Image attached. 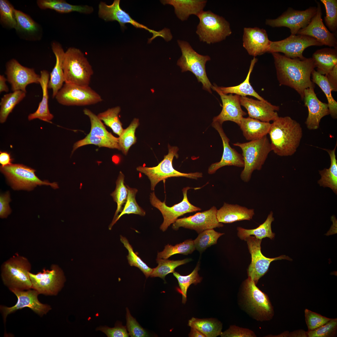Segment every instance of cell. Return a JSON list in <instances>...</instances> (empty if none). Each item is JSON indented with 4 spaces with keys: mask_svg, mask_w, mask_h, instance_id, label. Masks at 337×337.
<instances>
[{
    "mask_svg": "<svg viewBox=\"0 0 337 337\" xmlns=\"http://www.w3.org/2000/svg\"><path fill=\"white\" fill-rule=\"evenodd\" d=\"M156 260L158 265L153 268L150 276L159 277L164 281L165 276L169 273L174 272L176 267L192 260L191 258H188L182 260H173L157 258Z\"/></svg>",
    "mask_w": 337,
    "mask_h": 337,
    "instance_id": "cell-42",
    "label": "cell"
},
{
    "mask_svg": "<svg viewBox=\"0 0 337 337\" xmlns=\"http://www.w3.org/2000/svg\"><path fill=\"white\" fill-rule=\"evenodd\" d=\"M85 115L90 119L91 124V129L88 134L102 138L113 142L118 144V138H117L108 132L102 121L96 115L90 110L85 108L83 110Z\"/></svg>",
    "mask_w": 337,
    "mask_h": 337,
    "instance_id": "cell-41",
    "label": "cell"
},
{
    "mask_svg": "<svg viewBox=\"0 0 337 337\" xmlns=\"http://www.w3.org/2000/svg\"><path fill=\"white\" fill-rule=\"evenodd\" d=\"M217 209L215 206L208 210L198 212L193 215L178 219L172 224V228L178 230L180 227L193 230L199 233L209 229L223 226L218 222L216 216Z\"/></svg>",
    "mask_w": 337,
    "mask_h": 337,
    "instance_id": "cell-20",
    "label": "cell"
},
{
    "mask_svg": "<svg viewBox=\"0 0 337 337\" xmlns=\"http://www.w3.org/2000/svg\"><path fill=\"white\" fill-rule=\"evenodd\" d=\"M168 153L164 156V159L156 166L148 167L139 166L137 171L146 175L151 182V189L154 191L156 185L160 181L172 177H184L197 179L203 177L201 173L196 172L188 173L180 172L175 169L173 166V160L175 157H178V148L176 146L168 145Z\"/></svg>",
    "mask_w": 337,
    "mask_h": 337,
    "instance_id": "cell-6",
    "label": "cell"
},
{
    "mask_svg": "<svg viewBox=\"0 0 337 337\" xmlns=\"http://www.w3.org/2000/svg\"><path fill=\"white\" fill-rule=\"evenodd\" d=\"M222 337H256L252 330L246 328L232 325L229 328L220 335Z\"/></svg>",
    "mask_w": 337,
    "mask_h": 337,
    "instance_id": "cell-57",
    "label": "cell"
},
{
    "mask_svg": "<svg viewBox=\"0 0 337 337\" xmlns=\"http://www.w3.org/2000/svg\"><path fill=\"white\" fill-rule=\"evenodd\" d=\"M198 261L193 271L187 276L181 275L178 272H174L173 274L178 280L179 286L180 289V292L182 295V302L185 304L187 300V293L188 289L190 285L192 284L196 285L201 282L202 277H200L198 274L200 269V264Z\"/></svg>",
    "mask_w": 337,
    "mask_h": 337,
    "instance_id": "cell-43",
    "label": "cell"
},
{
    "mask_svg": "<svg viewBox=\"0 0 337 337\" xmlns=\"http://www.w3.org/2000/svg\"><path fill=\"white\" fill-rule=\"evenodd\" d=\"M15 10L8 1L0 0V22L4 27L15 29L16 26Z\"/></svg>",
    "mask_w": 337,
    "mask_h": 337,
    "instance_id": "cell-51",
    "label": "cell"
},
{
    "mask_svg": "<svg viewBox=\"0 0 337 337\" xmlns=\"http://www.w3.org/2000/svg\"><path fill=\"white\" fill-rule=\"evenodd\" d=\"M196 33L200 41L208 44L221 42L232 33L229 22L210 11H203L198 17Z\"/></svg>",
    "mask_w": 337,
    "mask_h": 337,
    "instance_id": "cell-7",
    "label": "cell"
},
{
    "mask_svg": "<svg viewBox=\"0 0 337 337\" xmlns=\"http://www.w3.org/2000/svg\"><path fill=\"white\" fill-rule=\"evenodd\" d=\"M195 249L193 240L188 239L174 246L169 244L166 245L162 251L158 252L157 258L168 259L177 254L187 255L192 253Z\"/></svg>",
    "mask_w": 337,
    "mask_h": 337,
    "instance_id": "cell-46",
    "label": "cell"
},
{
    "mask_svg": "<svg viewBox=\"0 0 337 337\" xmlns=\"http://www.w3.org/2000/svg\"><path fill=\"white\" fill-rule=\"evenodd\" d=\"M31 266L26 257L18 255L5 262L1 267V277L3 283L9 289L20 290L32 289L29 273Z\"/></svg>",
    "mask_w": 337,
    "mask_h": 337,
    "instance_id": "cell-5",
    "label": "cell"
},
{
    "mask_svg": "<svg viewBox=\"0 0 337 337\" xmlns=\"http://www.w3.org/2000/svg\"><path fill=\"white\" fill-rule=\"evenodd\" d=\"M192 188L188 187L182 189L183 198L182 201L172 207L167 206L165 202H162L156 196L154 192L150 193V201L151 205L158 209L161 213L164 221L160 229L166 231L170 225L174 223L178 217L188 213L200 211L201 209L191 204L187 197V192Z\"/></svg>",
    "mask_w": 337,
    "mask_h": 337,
    "instance_id": "cell-13",
    "label": "cell"
},
{
    "mask_svg": "<svg viewBox=\"0 0 337 337\" xmlns=\"http://www.w3.org/2000/svg\"><path fill=\"white\" fill-rule=\"evenodd\" d=\"M120 240L128 251V254L127 257L129 265L131 266H134L139 268L143 272L146 278L150 276L153 268L149 267L134 252L132 246L126 237L120 236Z\"/></svg>",
    "mask_w": 337,
    "mask_h": 337,
    "instance_id": "cell-50",
    "label": "cell"
},
{
    "mask_svg": "<svg viewBox=\"0 0 337 337\" xmlns=\"http://www.w3.org/2000/svg\"><path fill=\"white\" fill-rule=\"evenodd\" d=\"M242 41L243 47L254 57L267 52L271 42L266 30L257 27H244Z\"/></svg>",
    "mask_w": 337,
    "mask_h": 337,
    "instance_id": "cell-26",
    "label": "cell"
},
{
    "mask_svg": "<svg viewBox=\"0 0 337 337\" xmlns=\"http://www.w3.org/2000/svg\"><path fill=\"white\" fill-rule=\"evenodd\" d=\"M305 316L308 331L313 330L320 327L331 319L323 316L307 309L305 310Z\"/></svg>",
    "mask_w": 337,
    "mask_h": 337,
    "instance_id": "cell-55",
    "label": "cell"
},
{
    "mask_svg": "<svg viewBox=\"0 0 337 337\" xmlns=\"http://www.w3.org/2000/svg\"><path fill=\"white\" fill-rule=\"evenodd\" d=\"M121 110L119 106L110 108L99 113L97 116L99 119L107 126L110 127L114 133L120 136L124 129L122 124L119 117Z\"/></svg>",
    "mask_w": 337,
    "mask_h": 337,
    "instance_id": "cell-44",
    "label": "cell"
},
{
    "mask_svg": "<svg viewBox=\"0 0 337 337\" xmlns=\"http://www.w3.org/2000/svg\"><path fill=\"white\" fill-rule=\"evenodd\" d=\"M326 12L324 17L326 26L330 31L335 32L337 28V0H321Z\"/></svg>",
    "mask_w": 337,
    "mask_h": 337,
    "instance_id": "cell-53",
    "label": "cell"
},
{
    "mask_svg": "<svg viewBox=\"0 0 337 337\" xmlns=\"http://www.w3.org/2000/svg\"><path fill=\"white\" fill-rule=\"evenodd\" d=\"M317 7H310L305 10H295L291 7L275 19H267L266 24L272 27H286L291 34L296 35L300 29L307 26L316 13Z\"/></svg>",
    "mask_w": 337,
    "mask_h": 337,
    "instance_id": "cell-17",
    "label": "cell"
},
{
    "mask_svg": "<svg viewBox=\"0 0 337 337\" xmlns=\"http://www.w3.org/2000/svg\"><path fill=\"white\" fill-rule=\"evenodd\" d=\"M212 88L220 96L222 102V109L220 114L214 117L213 122H217L221 125L225 121H230L239 126L242 118L247 113L241 107L240 96L230 94L227 95L222 93L213 85Z\"/></svg>",
    "mask_w": 337,
    "mask_h": 337,
    "instance_id": "cell-21",
    "label": "cell"
},
{
    "mask_svg": "<svg viewBox=\"0 0 337 337\" xmlns=\"http://www.w3.org/2000/svg\"><path fill=\"white\" fill-rule=\"evenodd\" d=\"M26 93L22 90H16L4 95L0 103V122L4 123L15 106L26 96Z\"/></svg>",
    "mask_w": 337,
    "mask_h": 337,
    "instance_id": "cell-40",
    "label": "cell"
},
{
    "mask_svg": "<svg viewBox=\"0 0 337 337\" xmlns=\"http://www.w3.org/2000/svg\"><path fill=\"white\" fill-rule=\"evenodd\" d=\"M212 125L217 131L221 137L223 149L221 160L211 165L208 170V173L213 174L219 168L226 166L244 167V164L242 155L230 145V140L224 133L222 125L217 122H212Z\"/></svg>",
    "mask_w": 337,
    "mask_h": 337,
    "instance_id": "cell-24",
    "label": "cell"
},
{
    "mask_svg": "<svg viewBox=\"0 0 337 337\" xmlns=\"http://www.w3.org/2000/svg\"><path fill=\"white\" fill-rule=\"evenodd\" d=\"M32 289L39 294L56 295L64 286L65 278L63 272L57 265H52L50 270L44 268L36 274L29 273Z\"/></svg>",
    "mask_w": 337,
    "mask_h": 337,
    "instance_id": "cell-14",
    "label": "cell"
},
{
    "mask_svg": "<svg viewBox=\"0 0 337 337\" xmlns=\"http://www.w3.org/2000/svg\"><path fill=\"white\" fill-rule=\"evenodd\" d=\"M7 81V78H6L4 75H0V93L3 92H7L9 91V89L8 87L6 84V82Z\"/></svg>",
    "mask_w": 337,
    "mask_h": 337,
    "instance_id": "cell-62",
    "label": "cell"
},
{
    "mask_svg": "<svg viewBox=\"0 0 337 337\" xmlns=\"http://www.w3.org/2000/svg\"><path fill=\"white\" fill-rule=\"evenodd\" d=\"M97 330L102 331L109 337H128L129 335L126 326L119 324L114 328L100 327L97 328Z\"/></svg>",
    "mask_w": 337,
    "mask_h": 337,
    "instance_id": "cell-58",
    "label": "cell"
},
{
    "mask_svg": "<svg viewBox=\"0 0 337 337\" xmlns=\"http://www.w3.org/2000/svg\"><path fill=\"white\" fill-rule=\"evenodd\" d=\"M311 81L316 84L325 94L328 100L330 114L334 119L337 118V102L333 97L332 89L326 76L317 72L315 69L311 73Z\"/></svg>",
    "mask_w": 337,
    "mask_h": 337,
    "instance_id": "cell-39",
    "label": "cell"
},
{
    "mask_svg": "<svg viewBox=\"0 0 337 337\" xmlns=\"http://www.w3.org/2000/svg\"><path fill=\"white\" fill-rule=\"evenodd\" d=\"M224 234L216 232L213 229L201 232L193 240L195 249L200 253L202 252L208 247L216 244L219 238Z\"/></svg>",
    "mask_w": 337,
    "mask_h": 337,
    "instance_id": "cell-49",
    "label": "cell"
},
{
    "mask_svg": "<svg viewBox=\"0 0 337 337\" xmlns=\"http://www.w3.org/2000/svg\"><path fill=\"white\" fill-rule=\"evenodd\" d=\"M288 337H307V332L302 330H300L289 333Z\"/></svg>",
    "mask_w": 337,
    "mask_h": 337,
    "instance_id": "cell-63",
    "label": "cell"
},
{
    "mask_svg": "<svg viewBox=\"0 0 337 337\" xmlns=\"http://www.w3.org/2000/svg\"><path fill=\"white\" fill-rule=\"evenodd\" d=\"M160 2L163 5L173 6L178 18L182 21L187 20L190 15L198 17L203 11L207 2L205 0H163Z\"/></svg>",
    "mask_w": 337,
    "mask_h": 337,
    "instance_id": "cell-29",
    "label": "cell"
},
{
    "mask_svg": "<svg viewBox=\"0 0 337 337\" xmlns=\"http://www.w3.org/2000/svg\"><path fill=\"white\" fill-rule=\"evenodd\" d=\"M316 71L321 75H326L337 64V48H324L317 50L313 54Z\"/></svg>",
    "mask_w": 337,
    "mask_h": 337,
    "instance_id": "cell-33",
    "label": "cell"
},
{
    "mask_svg": "<svg viewBox=\"0 0 337 337\" xmlns=\"http://www.w3.org/2000/svg\"><path fill=\"white\" fill-rule=\"evenodd\" d=\"M88 144H94L99 147H105L120 150L119 144H116L102 138L88 134L83 139L76 142L74 144L72 153L78 148Z\"/></svg>",
    "mask_w": 337,
    "mask_h": 337,
    "instance_id": "cell-52",
    "label": "cell"
},
{
    "mask_svg": "<svg viewBox=\"0 0 337 337\" xmlns=\"http://www.w3.org/2000/svg\"><path fill=\"white\" fill-rule=\"evenodd\" d=\"M50 78V74L46 70L40 72V85L42 90V96L38 107L34 112L30 114L28 117L29 120L38 119L48 122H51L54 117L50 112L48 107L49 95L48 85Z\"/></svg>",
    "mask_w": 337,
    "mask_h": 337,
    "instance_id": "cell-31",
    "label": "cell"
},
{
    "mask_svg": "<svg viewBox=\"0 0 337 337\" xmlns=\"http://www.w3.org/2000/svg\"><path fill=\"white\" fill-rule=\"evenodd\" d=\"M257 61V59L254 57L251 61L249 70L246 79L239 85L227 87H219L216 84H214V85L217 89L225 94H235L241 96L250 95L253 96L259 100H265L254 90L249 82L251 74Z\"/></svg>",
    "mask_w": 337,
    "mask_h": 337,
    "instance_id": "cell-36",
    "label": "cell"
},
{
    "mask_svg": "<svg viewBox=\"0 0 337 337\" xmlns=\"http://www.w3.org/2000/svg\"><path fill=\"white\" fill-rule=\"evenodd\" d=\"M51 48L55 55L56 61L55 65L50 74L48 88V89H52V97L54 98L65 82L63 63L65 51L61 45L56 41L51 42Z\"/></svg>",
    "mask_w": 337,
    "mask_h": 337,
    "instance_id": "cell-28",
    "label": "cell"
},
{
    "mask_svg": "<svg viewBox=\"0 0 337 337\" xmlns=\"http://www.w3.org/2000/svg\"><path fill=\"white\" fill-rule=\"evenodd\" d=\"M10 290L17 297L16 304L11 307L0 306V311L2 315L4 324L8 315L18 310L28 307L39 316H42L51 309L50 306L41 303L38 298L39 293L36 291L31 289L27 291L16 288H11Z\"/></svg>",
    "mask_w": 337,
    "mask_h": 337,
    "instance_id": "cell-18",
    "label": "cell"
},
{
    "mask_svg": "<svg viewBox=\"0 0 337 337\" xmlns=\"http://www.w3.org/2000/svg\"><path fill=\"white\" fill-rule=\"evenodd\" d=\"M11 201L9 192L1 194L0 197V217L1 218H6L11 212L9 203Z\"/></svg>",
    "mask_w": 337,
    "mask_h": 337,
    "instance_id": "cell-59",
    "label": "cell"
},
{
    "mask_svg": "<svg viewBox=\"0 0 337 337\" xmlns=\"http://www.w3.org/2000/svg\"><path fill=\"white\" fill-rule=\"evenodd\" d=\"M125 176L120 171L116 181V187L114 191L111 194L114 200L117 204V208L113 219L114 221L118 216L119 212L123 210V205L126 202L128 195V189L124 183Z\"/></svg>",
    "mask_w": 337,
    "mask_h": 337,
    "instance_id": "cell-48",
    "label": "cell"
},
{
    "mask_svg": "<svg viewBox=\"0 0 337 337\" xmlns=\"http://www.w3.org/2000/svg\"><path fill=\"white\" fill-rule=\"evenodd\" d=\"M297 34L313 37L323 45L337 48V40L334 34L327 29L323 23L320 4L317 2V11L309 24L299 30Z\"/></svg>",
    "mask_w": 337,
    "mask_h": 337,
    "instance_id": "cell-22",
    "label": "cell"
},
{
    "mask_svg": "<svg viewBox=\"0 0 337 337\" xmlns=\"http://www.w3.org/2000/svg\"><path fill=\"white\" fill-rule=\"evenodd\" d=\"M308 337H333L337 334V319L331 318L326 323L311 331H307Z\"/></svg>",
    "mask_w": 337,
    "mask_h": 337,
    "instance_id": "cell-54",
    "label": "cell"
},
{
    "mask_svg": "<svg viewBox=\"0 0 337 337\" xmlns=\"http://www.w3.org/2000/svg\"><path fill=\"white\" fill-rule=\"evenodd\" d=\"M243 291L246 306L256 318L261 320L272 318L273 308L268 296L257 287L250 277L244 281Z\"/></svg>",
    "mask_w": 337,
    "mask_h": 337,
    "instance_id": "cell-10",
    "label": "cell"
},
{
    "mask_svg": "<svg viewBox=\"0 0 337 337\" xmlns=\"http://www.w3.org/2000/svg\"><path fill=\"white\" fill-rule=\"evenodd\" d=\"M37 4L41 9H50L62 13L76 12L90 14L94 11L93 8L91 6L86 5H73L64 0H37Z\"/></svg>",
    "mask_w": 337,
    "mask_h": 337,
    "instance_id": "cell-34",
    "label": "cell"
},
{
    "mask_svg": "<svg viewBox=\"0 0 337 337\" xmlns=\"http://www.w3.org/2000/svg\"><path fill=\"white\" fill-rule=\"evenodd\" d=\"M126 310V327L129 334L131 337H148V334L133 318L128 308Z\"/></svg>",
    "mask_w": 337,
    "mask_h": 337,
    "instance_id": "cell-56",
    "label": "cell"
},
{
    "mask_svg": "<svg viewBox=\"0 0 337 337\" xmlns=\"http://www.w3.org/2000/svg\"><path fill=\"white\" fill-rule=\"evenodd\" d=\"M177 42L182 56L178 60L177 65L181 69L182 72H191L198 81L202 84L203 89L212 93V85L208 78L205 69V64L210 60V57L198 53L187 41L178 40Z\"/></svg>",
    "mask_w": 337,
    "mask_h": 337,
    "instance_id": "cell-8",
    "label": "cell"
},
{
    "mask_svg": "<svg viewBox=\"0 0 337 337\" xmlns=\"http://www.w3.org/2000/svg\"><path fill=\"white\" fill-rule=\"evenodd\" d=\"M13 159L11 158L10 154L6 151H0V163L1 166L4 167L11 165Z\"/></svg>",
    "mask_w": 337,
    "mask_h": 337,
    "instance_id": "cell-61",
    "label": "cell"
},
{
    "mask_svg": "<svg viewBox=\"0 0 337 337\" xmlns=\"http://www.w3.org/2000/svg\"><path fill=\"white\" fill-rule=\"evenodd\" d=\"M254 214L253 209L224 203L223 206L217 210L216 216L219 222L230 223L238 221L250 220Z\"/></svg>",
    "mask_w": 337,
    "mask_h": 337,
    "instance_id": "cell-30",
    "label": "cell"
},
{
    "mask_svg": "<svg viewBox=\"0 0 337 337\" xmlns=\"http://www.w3.org/2000/svg\"><path fill=\"white\" fill-rule=\"evenodd\" d=\"M0 170L14 190H30L37 185H50L54 188L58 187L56 183L41 180L36 176L35 169L22 164L1 166Z\"/></svg>",
    "mask_w": 337,
    "mask_h": 337,
    "instance_id": "cell-11",
    "label": "cell"
},
{
    "mask_svg": "<svg viewBox=\"0 0 337 337\" xmlns=\"http://www.w3.org/2000/svg\"><path fill=\"white\" fill-rule=\"evenodd\" d=\"M272 151L281 156L294 154L303 135L300 124L290 117H278L271 124L268 132Z\"/></svg>",
    "mask_w": 337,
    "mask_h": 337,
    "instance_id": "cell-2",
    "label": "cell"
},
{
    "mask_svg": "<svg viewBox=\"0 0 337 337\" xmlns=\"http://www.w3.org/2000/svg\"><path fill=\"white\" fill-rule=\"evenodd\" d=\"M332 91H337V64L328 73L325 75Z\"/></svg>",
    "mask_w": 337,
    "mask_h": 337,
    "instance_id": "cell-60",
    "label": "cell"
},
{
    "mask_svg": "<svg viewBox=\"0 0 337 337\" xmlns=\"http://www.w3.org/2000/svg\"><path fill=\"white\" fill-rule=\"evenodd\" d=\"M126 186L128 189V195L124 207L118 216L115 220L112 222L109 227V229L111 230L112 226L123 215L125 214L133 213L144 216L145 211L136 202L135 196L138 190L135 188H132L128 185Z\"/></svg>",
    "mask_w": 337,
    "mask_h": 337,
    "instance_id": "cell-47",
    "label": "cell"
},
{
    "mask_svg": "<svg viewBox=\"0 0 337 337\" xmlns=\"http://www.w3.org/2000/svg\"><path fill=\"white\" fill-rule=\"evenodd\" d=\"M274 220L273 212L271 211L266 221L255 229H247L238 227L237 228V236L241 239L245 241L248 237L251 235H254L256 238L260 240L266 237L272 239L275 236V234L272 232L271 228V224Z\"/></svg>",
    "mask_w": 337,
    "mask_h": 337,
    "instance_id": "cell-37",
    "label": "cell"
},
{
    "mask_svg": "<svg viewBox=\"0 0 337 337\" xmlns=\"http://www.w3.org/2000/svg\"><path fill=\"white\" fill-rule=\"evenodd\" d=\"M261 240L251 236L248 237L246 240L251 258V261L247 269V274L248 277L253 280L255 284L266 273L270 263L272 261L282 259L291 260L288 256L283 255L274 258L266 257L261 252Z\"/></svg>",
    "mask_w": 337,
    "mask_h": 337,
    "instance_id": "cell-16",
    "label": "cell"
},
{
    "mask_svg": "<svg viewBox=\"0 0 337 337\" xmlns=\"http://www.w3.org/2000/svg\"><path fill=\"white\" fill-rule=\"evenodd\" d=\"M240 148L244 162V168L240 174L241 179L245 182L251 179L255 170H261L269 153L272 151L269 140L267 135L257 140L233 144Z\"/></svg>",
    "mask_w": 337,
    "mask_h": 337,
    "instance_id": "cell-3",
    "label": "cell"
},
{
    "mask_svg": "<svg viewBox=\"0 0 337 337\" xmlns=\"http://www.w3.org/2000/svg\"><path fill=\"white\" fill-rule=\"evenodd\" d=\"M271 54L280 85L294 89L303 100L305 90L315 86L311 80L312 72L315 68L312 58L292 59L279 53Z\"/></svg>",
    "mask_w": 337,
    "mask_h": 337,
    "instance_id": "cell-1",
    "label": "cell"
},
{
    "mask_svg": "<svg viewBox=\"0 0 337 337\" xmlns=\"http://www.w3.org/2000/svg\"><path fill=\"white\" fill-rule=\"evenodd\" d=\"M65 83L89 86L92 67L79 49L70 47L65 52L63 63Z\"/></svg>",
    "mask_w": 337,
    "mask_h": 337,
    "instance_id": "cell-4",
    "label": "cell"
},
{
    "mask_svg": "<svg viewBox=\"0 0 337 337\" xmlns=\"http://www.w3.org/2000/svg\"><path fill=\"white\" fill-rule=\"evenodd\" d=\"M17 35L21 39L30 41H39L42 35L41 26L28 14L17 9L15 11Z\"/></svg>",
    "mask_w": 337,
    "mask_h": 337,
    "instance_id": "cell-27",
    "label": "cell"
},
{
    "mask_svg": "<svg viewBox=\"0 0 337 337\" xmlns=\"http://www.w3.org/2000/svg\"><path fill=\"white\" fill-rule=\"evenodd\" d=\"M337 145L336 143L332 150L323 149L326 151L330 156V165L328 168L319 170L321 178L318 181L320 186L330 188L336 194L337 193V160L335 155Z\"/></svg>",
    "mask_w": 337,
    "mask_h": 337,
    "instance_id": "cell-35",
    "label": "cell"
},
{
    "mask_svg": "<svg viewBox=\"0 0 337 337\" xmlns=\"http://www.w3.org/2000/svg\"><path fill=\"white\" fill-rule=\"evenodd\" d=\"M139 125L138 119L135 118L126 129H124L118 138V144L120 150L126 155L130 147L136 142L135 130Z\"/></svg>",
    "mask_w": 337,
    "mask_h": 337,
    "instance_id": "cell-45",
    "label": "cell"
},
{
    "mask_svg": "<svg viewBox=\"0 0 337 337\" xmlns=\"http://www.w3.org/2000/svg\"><path fill=\"white\" fill-rule=\"evenodd\" d=\"M120 2V0H114L111 4L108 5L105 2H100L98 6L99 17L106 22L116 21L122 29H125L126 24L129 23L136 28L148 31L153 34L152 37L148 39V43H151L153 39L159 37H162L166 42L172 39L173 36L169 29L165 28L157 31L139 23L121 8Z\"/></svg>",
    "mask_w": 337,
    "mask_h": 337,
    "instance_id": "cell-9",
    "label": "cell"
},
{
    "mask_svg": "<svg viewBox=\"0 0 337 337\" xmlns=\"http://www.w3.org/2000/svg\"><path fill=\"white\" fill-rule=\"evenodd\" d=\"M241 105L247 111L249 117L261 121L270 122L278 117V106L274 105L266 100H256L246 96H240Z\"/></svg>",
    "mask_w": 337,
    "mask_h": 337,
    "instance_id": "cell-25",
    "label": "cell"
},
{
    "mask_svg": "<svg viewBox=\"0 0 337 337\" xmlns=\"http://www.w3.org/2000/svg\"><path fill=\"white\" fill-rule=\"evenodd\" d=\"M323 44L315 39L300 35H291L284 39L271 41L267 52H281L286 57L292 59L305 58L303 53L306 48L312 46H321Z\"/></svg>",
    "mask_w": 337,
    "mask_h": 337,
    "instance_id": "cell-15",
    "label": "cell"
},
{
    "mask_svg": "<svg viewBox=\"0 0 337 337\" xmlns=\"http://www.w3.org/2000/svg\"><path fill=\"white\" fill-rule=\"evenodd\" d=\"M5 73L13 91L20 90L26 93L28 85L40 84V75L37 74L34 69L22 66L14 59L7 62Z\"/></svg>",
    "mask_w": 337,
    "mask_h": 337,
    "instance_id": "cell-19",
    "label": "cell"
},
{
    "mask_svg": "<svg viewBox=\"0 0 337 337\" xmlns=\"http://www.w3.org/2000/svg\"><path fill=\"white\" fill-rule=\"evenodd\" d=\"M271 123L249 117H243L239 126L246 139L251 141L259 139L268 134Z\"/></svg>",
    "mask_w": 337,
    "mask_h": 337,
    "instance_id": "cell-32",
    "label": "cell"
},
{
    "mask_svg": "<svg viewBox=\"0 0 337 337\" xmlns=\"http://www.w3.org/2000/svg\"><path fill=\"white\" fill-rule=\"evenodd\" d=\"M55 98L59 104L66 106L90 105L103 100L101 96L89 86L67 83H65Z\"/></svg>",
    "mask_w": 337,
    "mask_h": 337,
    "instance_id": "cell-12",
    "label": "cell"
},
{
    "mask_svg": "<svg viewBox=\"0 0 337 337\" xmlns=\"http://www.w3.org/2000/svg\"><path fill=\"white\" fill-rule=\"evenodd\" d=\"M191 331L188 335L190 337H205L202 333L196 329L191 327Z\"/></svg>",
    "mask_w": 337,
    "mask_h": 337,
    "instance_id": "cell-64",
    "label": "cell"
},
{
    "mask_svg": "<svg viewBox=\"0 0 337 337\" xmlns=\"http://www.w3.org/2000/svg\"><path fill=\"white\" fill-rule=\"evenodd\" d=\"M314 89L311 87L305 89L303 99L308 112L305 123L308 129L311 130L319 128L322 118L330 114L328 104L318 98Z\"/></svg>",
    "mask_w": 337,
    "mask_h": 337,
    "instance_id": "cell-23",
    "label": "cell"
},
{
    "mask_svg": "<svg viewBox=\"0 0 337 337\" xmlns=\"http://www.w3.org/2000/svg\"><path fill=\"white\" fill-rule=\"evenodd\" d=\"M188 325L198 330L205 337H216L220 335L222 324L216 319H200L192 317L188 321Z\"/></svg>",
    "mask_w": 337,
    "mask_h": 337,
    "instance_id": "cell-38",
    "label": "cell"
}]
</instances>
